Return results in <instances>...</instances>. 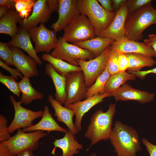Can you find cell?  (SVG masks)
I'll return each mask as SVG.
<instances>
[{"label": "cell", "mask_w": 156, "mask_h": 156, "mask_svg": "<svg viewBox=\"0 0 156 156\" xmlns=\"http://www.w3.org/2000/svg\"><path fill=\"white\" fill-rule=\"evenodd\" d=\"M48 101L54 109V116H56L57 120L64 123L68 130L74 135L77 134L78 131L73 121V117L75 114L74 111L63 106L51 94L48 95Z\"/></svg>", "instance_id": "44dd1931"}, {"label": "cell", "mask_w": 156, "mask_h": 156, "mask_svg": "<svg viewBox=\"0 0 156 156\" xmlns=\"http://www.w3.org/2000/svg\"><path fill=\"white\" fill-rule=\"evenodd\" d=\"M116 112V104L112 103L109 105L106 112L99 109L93 114L84 133V137L91 141L90 144L86 151L99 142L109 139Z\"/></svg>", "instance_id": "7a4b0ae2"}, {"label": "cell", "mask_w": 156, "mask_h": 156, "mask_svg": "<svg viewBox=\"0 0 156 156\" xmlns=\"http://www.w3.org/2000/svg\"><path fill=\"white\" fill-rule=\"evenodd\" d=\"M10 9L8 8L2 6H0V17H2Z\"/></svg>", "instance_id": "c3c4849f"}, {"label": "cell", "mask_w": 156, "mask_h": 156, "mask_svg": "<svg viewBox=\"0 0 156 156\" xmlns=\"http://www.w3.org/2000/svg\"><path fill=\"white\" fill-rule=\"evenodd\" d=\"M111 96L109 93L105 92L93 95L83 101L65 106L74 111L75 116L74 125L78 132L82 130L81 121L84 115L93 107L103 102L105 98Z\"/></svg>", "instance_id": "9a60e30c"}, {"label": "cell", "mask_w": 156, "mask_h": 156, "mask_svg": "<svg viewBox=\"0 0 156 156\" xmlns=\"http://www.w3.org/2000/svg\"><path fill=\"white\" fill-rule=\"evenodd\" d=\"M15 8L20 17L25 20L30 16L36 1L33 0H14Z\"/></svg>", "instance_id": "4dcf8cb0"}, {"label": "cell", "mask_w": 156, "mask_h": 156, "mask_svg": "<svg viewBox=\"0 0 156 156\" xmlns=\"http://www.w3.org/2000/svg\"><path fill=\"white\" fill-rule=\"evenodd\" d=\"M27 30L35 43L34 48L37 53L42 52L49 53L54 49L58 39L56 32L53 30L47 28L44 24H41L38 27H32Z\"/></svg>", "instance_id": "8fae6325"}, {"label": "cell", "mask_w": 156, "mask_h": 156, "mask_svg": "<svg viewBox=\"0 0 156 156\" xmlns=\"http://www.w3.org/2000/svg\"><path fill=\"white\" fill-rule=\"evenodd\" d=\"M109 139L118 156H136L141 150L137 131L120 121L114 123Z\"/></svg>", "instance_id": "6da1fadb"}, {"label": "cell", "mask_w": 156, "mask_h": 156, "mask_svg": "<svg viewBox=\"0 0 156 156\" xmlns=\"http://www.w3.org/2000/svg\"><path fill=\"white\" fill-rule=\"evenodd\" d=\"M57 21L51 27L56 32L66 27L76 15L81 14L77 4V0H58Z\"/></svg>", "instance_id": "4fadbf2b"}, {"label": "cell", "mask_w": 156, "mask_h": 156, "mask_svg": "<svg viewBox=\"0 0 156 156\" xmlns=\"http://www.w3.org/2000/svg\"><path fill=\"white\" fill-rule=\"evenodd\" d=\"M110 75L106 67L93 84L87 88L86 99L96 94L104 93L106 83Z\"/></svg>", "instance_id": "f546056e"}, {"label": "cell", "mask_w": 156, "mask_h": 156, "mask_svg": "<svg viewBox=\"0 0 156 156\" xmlns=\"http://www.w3.org/2000/svg\"><path fill=\"white\" fill-rule=\"evenodd\" d=\"M16 156H34V155L32 151L27 149L20 152L16 155Z\"/></svg>", "instance_id": "7dc6e473"}, {"label": "cell", "mask_w": 156, "mask_h": 156, "mask_svg": "<svg viewBox=\"0 0 156 156\" xmlns=\"http://www.w3.org/2000/svg\"><path fill=\"white\" fill-rule=\"evenodd\" d=\"M136 76L125 71H119L111 75L106 83L105 93L110 92L119 88L127 81L134 80Z\"/></svg>", "instance_id": "83f0119b"}, {"label": "cell", "mask_w": 156, "mask_h": 156, "mask_svg": "<svg viewBox=\"0 0 156 156\" xmlns=\"http://www.w3.org/2000/svg\"><path fill=\"white\" fill-rule=\"evenodd\" d=\"M66 129L59 125L53 118L50 112L49 107L44 106V113L40 120L37 124L30 127L23 128L22 130L25 132L36 131H46L48 133L57 131L65 133Z\"/></svg>", "instance_id": "7402d4cb"}, {"label": "cell", "mask_w": 156, "mask_h": 156, "mask_svg": "<svg viewBox=\"0 0 156 156\" xmlns=\"http://www.w3.org/2000/svg\"><path fill=\"white\" fill-rule=\"evenodd\" d=\"M15 10L10 9L0 19V33L7 34L12 37L18 32L17 23L22 20Z\"/></svg>", "instance_id": "d4e9b609"}, {"label": "cell", "mask_w": 156, "mask_h": 156, "mask_svg": "<svg viewBox=\"0 0 156 156\" xmlns=\"http://www.w3.org/2000/svg\"><path fill=\"white\" fill-rule=\"evenodd\" d=\"M115 40L113 39L97 36L94 38L73 43L82 49L92 52L96 57L100 55Z\"/></svg>", "instance_id": "cb8c5ba5"}, {"label": "cell", "mask_w": 156, "mask_h": 156, "mask_svg": "<svg viewBox=\"0 0 156 156\" xmlns=\"http://www.w3.org/2000/svg\"><path fill=\"white\" fill-rule=\"evenodd\" d=\"M129 60L128 72L140 71L144 67H151L156 62L152 57L136 53H126Z\"/></svg>", "instance_id": "f1b7e54d"}, {"label": "cell", "mask_w": 156, "mask_h": 156, "mask_svg": "<svg viewBox=\"0 0 156 156\" xmlns=\"http://www.w3.org/2000/svg\"><path fill=\"white\" fill-rule=\"evenodd\" d=\"M31 14L27 18L22 20L19 23L20 27L28 29L36 27L38 24H44L50 18L52 14L46 0L36 1Z\"/></svg>", "instance_id": "ac0fdd59"}, {"label": "cell", "mask_w": 156, "mask_h": 156, "mask_svg": "<svg viewBox=\"0 0 156 156\" xmlns=\"http://www.w3.org/2000/svg\"><path fill=\"white\" fill-rule=\"evenodd\" d=\"M118 53L110 49L107 68L110 75L120 71L118 62Z\"/></svg>", "instance_id": "836d02e7"}, {"label": "cell", "mask_w": 156, "mask_h": 156, "mask_svg": "<svg viewBox=\"0 0 156 156\" xmlns=\"http://www.w3.org/2000/svg\"><path fill=\"white\" fill-rule=\"evenodd\" d=\"M0 156H13L8 147L1 142L0 143Z\"/></svg>", "instance_id": "ee69618b"}, {"label": "cell", "mask_w": 156, "mask_h": 156, "mask_svg": "<svg viewBox=\"0 0 156 156\" xmlns=\"http://www.w3.org/2000/svg\"><path fill=\"white\" fill-rule=\"evenodd\" d=\"M11 76L6 75L0 72V82L14 94L20 97L21 93L18 82Z\"/></svg>", "instance_id": "1f68e13d"}, {"label": "cell", "mask_w": 156, "mask_h": 156, "mask_svg": "<svg viewBox=\"0 0 156 156\" xmlns=\"http://www.w3.org/2000/svg\"><path fill=\"white\" fill-rule=\"evenodd\" d=\"M11 137L7 127V120L1 114L0 115V142H2L9 139Z\"/></svg>", "instance_id": "e575fe53"}, {"label": "cell", "mask_w": 156, "mask_h": 156, "mask_svg": "<svg viewBox=\"0 0 156 156\" xmlns=\"http://www.w3.org/2000/svg\"><path fill=\"white\" fill-rule=\"evenodd\" d=\"M118 62L120 71H125L129 67V60L126 53H118Z\"/></svg>", "instance_id": "8d00e7d4"}, {"label": "cell", "mask_w": 156, "mask_h": 156, "mask_svg": "<svg viewBox=\"0 0 156 156\" xmlns=\"http://www.w3.org/2000/svg\"><path fill=\"white\" fill-rule=\"evenodd\" d=\"M109 93L116 101L133 100L141 104L151 102L155 96L154 93L137 90L127 83Z\"/></svg>", "instance_id": "5bb4252c"}, {"label": "cell", "mask_w": 156, "mask_h": 156, "mask_svg": "<svg viewBox=\"0 0 156 156\" xmlns=\"http://www.w3.org/2000/svg\"><path fill=\"white\" fill-rule=\"evenodd\" d=\"M47 3L52 13L55 11L57 12L59 5L58 0H47Z\"/></svg>", "instance_id": "7bdbcfd3"}, {"label": "cell", "mask_w": 156, "mask_h": 156, "mask_svg": "<svg viewBox=\"0 0 156 156\" xmlns=\"http://www.w3.org/2000/svg\"></svg>", "instance_id": "f907efd6"}, {"label": "cell", "mask_w": 156, "mask_h": 156, "mask_svg": "<svg viewBox=\"0 0 156 156\" xmlns=\"http://www.w3.org/2000/svg\"><path fill=\"white\" fill-rule=\"evenodd\" d=\"M77 4L81 14L90 21L96 36L107 28L115 15L114 12L105 9L97 0H77Z\"/></svg>", "instance_id": "277c9868"}, {"label": "cell", "mask_w": 156, "mask_h": 156, "mask_svg": "<svg viewBox=\"0 0 156 156\" xmlns=\"http://www.w3.org/2000/svg\"><path fill=\"white\" fill-rule=\"evenodd\" d=\"M51 55L56 58L67 61L70 64L79 66L77 60L86 61L94 58L91 52L66 41L60 36Z\"/></svg>", "instance_id": "8992f818"}, {"label": "cell", "mask_w": 156, "mask_h": 156, "mask_svg": "<svg viewBox=\"0 0 156 156\" xmlns=\"http://www.w3.org/2000/svg\"><path fill=\"white\" fill-rule=\"evenodd\" d=\"M127 1L115 12V16L109 26L98 36L109 38L116 41L125 36V24L128 14Z\"/></svg>", "instance_id": "7c38bea8"}, {"label": "cell", "mask_w": 156, "mask_h": 156, "mask_svg": "<svg viewBox=\"0 0 156 156\" xmlns=\"http://www.w3.org/2000/svg\"><path fill=\"white\" fill-rule=\"evenodd\" d=\"M65 77L66 100L64 106L86 99L87 88L83 72H71Z\"/></svg>", "instance_id": "30bf717a"}, {"label": "cell", "mask_w": 156, "mask_h": 156, "mask_svg": "<svg viewBox=\"0 0 156 156\" xmlns=\"http://www.w3.org/2000/svg\"><path fill=\"white\" fill-rule=\"evenodd\" d=\"M102 6L106 10L110 11H114L112 9V0H98Z\"/></svg>", "instance_id": "b9f144b4"}, {"label": "cell", "mask_w": 156, "mask_h": 156, "mask_svg": "<svg viewBox=\"0 0 156 156\" xmlns=\"http://www.w3.org/2000/svg\"><path fill=\"white\" fill-rule=\"evenodd\" d=\"M30 38L27 30L20 27L16 34L12 37L11 40L7 43L11 47L20 48L25 51L38 64L41 65L43 62L37 55Z\"/></svg>", "instance_id": "d6986e66"}, {"label": "cell", "mask_w": 156, "mask_h": 156, "mask_svg": "<svg viewBox=\"0 0 156 156\" xmlns=\"http://www.w3.org/2000/svg\"><path fill=\"white\" fill-rule=\"evenodd\" d=\"M126 1V0H112V7L113 11L115 12H116L121 5Z\"/></svg>", "instance_id": "bcb514c9"}, {"label": "cell", "mask_w": 156, "mask_h": 156, "mask_svg": "<svg viewBox=\"0 0 156 156\" xmlns=\"http://www.w3.org/2000/svg\"><path fill=\"white\" fill-rule=\"evenodd\" d=\"M46 74L51 79L54 86L55 99L62 105L65 104L66 100L65 90L66 77L58 73L49 63L45 66Z\"/></svg>", "instance_id": "603a6c76"}, {"label": "cell", "mask_w": 156, "mask_h": 156, "mask_svg": "<svg viewBox=\"0 0 156 156\" xmlns=\"http://www.w3.org/2000/svg\"><path fill=\"white\" fill-rule=\"evenodd\" d=\"M0 57L9 66L13 65L12 51L7 43L0 42Z\"/></svg>", "instance_id": "d6a6232c"}, {"label": "cell", "mask_w": 156, "mask_h": 156, "mask_svg": "<svg viewBox=\"0 0 156 156\" xmlns=\"http://www.w3.org/2000/svg\"><path fill=\"white\" fill-rule=\"evenodd\" d=\"M142 142L146 146L150 156H156V145L149 142L145 138H142Z\"/></svg>", "instance_id": "f35d334b"}, {"label": "cell", "mask_w": 156, "mask_h": 156, "mask_svg": "<svg viewBox=\"0 0 156 156\" xmlns=\"http://www.w3.org/2000/svg\"><path fill=\"white\" fill-rule=\"evenodd\" d=\"M154 24H156V10L150 4L128 14L125 24V36L138 41L143 39V31Z\"/></svg>", "instance_id": "3957f363"}, {"label": "cell", "mask_w": 156, "mask_h": 156, "mask_svg": "<svg viewBox=\"0 0 156 156\" xmlns=\"http://www.w3.org/2000/svg\"><path fill=\"white\" fill-rule=\"evenodd\" d=\"M13 52V65L23 75L29 78L36 76L39 72L37 63L29 56L25 54L19 48L11 47Z\"/></svg>", "instance_id": "2e32d148"}, {"label": "cell", "mask_w": 156, "mask_h": 156, "mask_svg": "<svg viewBox=\"0 0 156 156\" xmlns=\"http://www.w3.org/2000/svg\"><path fill=\"white\" fill-rule=\"evenodd\" d=\"M0 66L2 68L8 71L11 74V76L16 80H18V77H19L21 78L23 77L22 76L23 74L17 69H14L11 68L1 60H0Z\"/></svg>", "instance_id": "74e56055"}, {"label": "cell", "mask_w": 156, "mask_h": 156, "mask_svg": "<svg viewBox=\"0 0 156 156\" xmlns=\"http://www.w3.org/2000/svg\"><path fill=\"white\" fill-rule=\"evenodd\" d=\"M64 30L62 37L67 42L73 43L90 39L97 36L90 21L82 14L75 16Z\"/></svg>", "instance_id": "5b68a950"}, {"label": "cell", "mask_w": 156, "mask_h": 156, "mask_svg": "<svg viewBox=\"0 0 156 156\" xmlns=\"http://www.w3.org/2000/svg\"><path fill=\"white\" fill-rule=\"evenodd\" d=\"M47 135L46 133L41 131L27 133L20 129L9 139L1 143L6 145L13 156H15L25 149H29L33 151H36L39 147V140Z\"/></svg>", "instance_id": "52a82bcc"}, {"label": "cell", "mask_w": 156, "mask_h": 156, "mask_svg": "<svg viewBox=\"0 0 156 156\" xmlns=\"http://www.w3.org/2000/svg\"><path fill=\"white\" fill-rule=\"evenodd\" d=\"M42 58L50 63L58 73L64 76L71 72L82 71L80 66L72 65L63 60L55 57L49 53L44 54Z\"/></svg>", "instance_id": "4316f807"}, {"label": "cell", "mask_w": 156, "mask_h": 156, "mask_svg": "<svg viewBox=\"0 0 156 156\" xmlns=\"http://www.w3.org/2000/svg\"><path fill=\"white\" fill-rule=\"evenodd\" d=\"M148 38L144 40V42L153 49L155 57H156V34H150L148 35Z\"/></svg>", "instance_id": "ab89813d"}, {"label": "cell", "mask_w": 156, "mask_h": 156, "mask_svg": "<svg viewBox=\"0 0 156 156\" xmlns=\"http://www.w3.org/2000/svg\"><path fill=\"white\" fill-rule=\"evenodd\" d=\"M90 156H98V155L95 153H93Z\"/></svg>", "instance_id": "681fc988"}, {"label": "cell", "mask_w": 156, "mask_h": 156, "mask_svg": "<svg viewBox=\"0 0 156 156\" xmlns=\"http://www.w3.org/2000/svg\"><path fill=\"white\" fill-rule=\"evenodd\" d=\"M110 48L118 53H136L155 57L153 50L151 47L144 42L131 40L125 36L115 41L110 46Z\"/></svg>", "instance_id": "e0dca14e"}, {"label": "cell", "mask_w": 156, "mask_h": 156, "mask_svg": "<svg viewBox=\"0 0 156 156\" xmlns=\"http://www.w3.org/2000/svg\"><path fill=\"white\" fill-rule=\"evenodd\" d=\"M129 73H132L140 79H143L146 76L150 73H156V67L152 69L144 71H138L136 72H132Z\"/></svg>", "instance_id": "60d3db41"}, {"label": "cell", "mask_w": 156, "mask_h": 156, "mask_svg": "<svg viewBox=\"0 0 156 156\" xmlns=\"http://www.w3.org/2000/svg\"><path fill=\"white\" fill-rule=\"evenodd\" d=\"M9 99L14 111V118L8 127L10 133L19 129L32 126L34 120L42 117L44 110L33 111L24 107L20 101H16L14 96L10 95Z\"/></svg>", "instance_id": "9c48e42d"}, {"label": "cell", "mask_w": 156, "mask_h": 156, "mask_svg": "<svg viewBox=\"0 0 156 156\" xmlns=\"http://www.w3.org/2000/svg\"><path fill=\"white\" fill-rule=\"evenodd\" d=\"M18 82L22 93L20 101L22 104L28 105L34 100L42 99L43 94L36 90L33 87L29 78L23 77Z\"/></svg>", "instance_id": "484cf974"}, {"label": "cell", "mask_w": 156, "mask_h": 156, "mask_svg": "<svg viewBox=\"0 0 156 156\" xmlns=\"http://www.w3.org/2000/svg\"><path fill=\"white\" fill-rule=\"evenodd\" d=\"M65 133L63 138L55 139L53 142L54 147L51 152L53 155L55 154V150L57 148L62 150V156H73L74 154L79 153V150L83 148V145L75 139V135L67 129Z\"/></svg>", "instance_id": "ffe728a7"}, {"label": "cell", "mask_w": 156, "mask_h": 156, "mask_svg": "<svg viewBox=\"0 0 156 156\" xmlns=\"http://www.w3.org/2000/svg\"><path fill=\"white\" fill-rule=\"evenodd\" d=\"M0 5L6 7L10 9L15 10L14 0H0Z\"/></svg>", "instance_id": "f6af8a7d"}, {"label": "cell", "mask_w": 156, "mask_h": 156, "mask_svg": "<svg viewBox=\"0 0 156 156\" xmlns=\"http://www.w3.org/2000/svg\"><path fill=\"white\" fill-rule=\"evenodd\" d=\"M110 50L109 46L93 59L88 61L77 60L83 73L87 88L93 84L106 68Z\"/></svg>", "instance_id": "ba28073f"}, {"label": "cell", "mask_w": 156, "mask_h": 156, "mask_svg": "<svg viewBox=\"0 0 156 156\" xmlns=\"http://www.w3.org/2000/svg\"><path fill=\"white\" fill-rule=\"evenodd\" d=\"M151 0H129L127 4L128 13H132L143 7L151 3Z\"/></svg>", "instance_id": "d590c367"}]
</instances>
